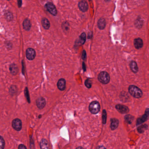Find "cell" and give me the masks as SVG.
Segmentation results:
<instances>
[{"label": "cell", "mask_w": 149, "mask_h": 149, "mask_svg": "<svg viewBox=\"0 0 149 149\" xmlns=\"http://www.w3.org/2000/svg\"><path fill=\"white\" fill-rule=\"evenodd\" d=\"M27 59L29 60H33L36 56V52L32 48H28L26 52Z\"/></svg>", "instance_id": "obj_6"}, {"label": "cell", "mask_w": 149, "mask_h": 149, "mask_svg": "<svg viewBox=\"0 0 149 149\" xmlns=\"http://www.w3.org/2000/svg\"><path fill=\"white\" fill-rule=\"evenodd\" d=\"M116 109L119 112L122 114H126L129 112V109L128 107L125 105H116Z\"/></svg>", "instance_id": "obj_7"}, {"label": "cell", "mask_w": 149, "mask_h": 149, "mask_svg": "<svg viewBox=\"0 0 149 149\" xmlns=\"http://www.w3.org/2000/svg\"><path fill=\"white\" fill-rule=\"evenodd\" d=\"M85 86L88 88H90L92 87V81L89 79H87L85 81Z\"/></svg>", "instance_id": "obj_23"}, {"label": "cell", "mask_w": 149, "mask_h": 149, "mask_svg": "<svg viewBox=\"0 0 149 149\" xmlns=\"http://www.w3.org/2000/svg\"><path fill=\"white\" fill-rule=\"evenodd\" d=\"M23 26L25 30L29 31L31 27L30 21L28 19H25L23 21Z\"/></svg>", "instance_id": "obj_17"}, {"label": "cell", "mask_w": 149, "mask_h": 149, "mask_svg": "<svg viewBox=\"0 0 149 149\" xmlns=\"http://www.w3.org/2000/svg\"><path fill=\"white\" fill-rule=\"evenodd\" d=\"M18 149H27V148H26V147L25 145H24L23 144H20L19 146Z\"/></svg>", "instance_id": "obj_27"}, {"label": "cell", "mask_w": 149, "mask_h": 149, "mask_svg": "<svg viewBox=\"0 0 149 149\" xmlns=\"http://www.w3.org/2000/svg\"><path fill=\"white\" fill-rule=\"evenodd\" d=\"M106 119H107V114L105 110H104L103 111V114H102V121H103V123L104 124H105L106 122Z\"/></svg>", "instance_id": "obj_22"}, {"label": "cell", "mask_w": 149, "mask_h": 149, "mask_svg": "<svg viewBox=\"0 0 149 149\" xmlns=\"http://www.w3.org/2000/svg\"><path fill=\"white\" fill-rule=\"evenodd\" d=\"M76 149H84L82 147H77Z\"/></svg>", "instance_id": "obj_31"}, {"label": "cell", "mask_w": 149, "mask_h": 149, "mask_svg": "<svg viewBox=\"0 0 149 149\" xmlns=\"http://www.w3.org/2000/svg\"><path fill=\"white\" fill-rule=\"evenodd\" d=\"M29 92H28V90H27V88H26L25 89V94H26L25 95L26 96V97H27V99H28V101H29V102H30V101H29V97L28 96V95L29 96V93H28Z\"/></svg>", "instance_id": "obj_26"}, {"label": "cell", "mask_w": 149, "mask_h": 149, "mask_svg": "<svg viewBox=\"0 0 149 149\" xmlns=\"http://www.w3.org/2000/svg\"><path fill=\"white\" fill-rule=\"evenodd\" d=\"M125 120L128 123L130 124L133 120V117L130 115H127L125 116Z\"/></svg>", "instance_id": "obj_21"}, {"label": "cell", "mask_w": 149, "mask_h": 149, "mask_svg": "<svg viewBox=\"0 0 149 149\" xmlns=\"http://www.w3.org/2000/svg\"><path fill=\"white\" fill-rule=\"evenodd\" d=\"M36 103L38 109H42L46 105V101L43 97H39L37 99Z\"/></svg>", "instance_id": "obj_8"}, {"label": "cell", "mask_w": 149, "mask_h": 149, "mask_svg": "<svg viewBox=\"0 0 149 149\" xmlns=\"http://www.w3.org/2000/svg\"><path fill=\"white\" fill-rule=\"evenodd\" d=\"M10 71L12 74H16L18 72V68L15 64H12L10 67Z\"/></svg>", "instance_id": "obj_19"}, {"label": "cell", "mask_w": 149, "mask_h": 149, "mask_svg": "<svg viewBox=\"0 0 149 149\" xmlns=\"http://www.w3.org/2000/svg\"><path fill=\"white\" fill-rule=\"evenodd\" d=\"M130 67L132 72L134 73L138 72L139 68L138 67L137 64L135 61H132L130 62Z\"/></svg>", "instance_id": "obj_13"}, {"label": "cell", "mask_w": 149, "mask_h": 149, "mask_svg": "<svg viewBox=\"0 0 149 149\" xmlns=\"http://www.w3.org/2000/svg\"><path fill=\"white\" fill-rule=\"evenodd\" d=\"M149 111H147L146 112L145 114L143 115V116L141 118H139L137 120V124H140L141 123H143L144 122H145L147 119L149 117Z\"/></svg>", "instance_id": "obj_14"}, {"label": "cell", "mask_w": 149, "mask_h": 149, "mask_svg": "<svg viewBox=\"0 0 149 149\" xmlns=\"http://www.w3.org/2000/svg\"><path fill=\"white\" fill-rule=\"evenodd\" d=\"M89 109L92 114H96L99 112L100 105L97 101H92L90 103L89 106Z\"/></svg>", "instance_id": "obj_3"}, {"label": "cell", "mask_w": 149, "mask_h": 149, "mask_svg": "<svg viewBox=\"0 0 149 149\" xmlns=\"http://www.w3.org/2000/svg\"><path fill=\"white\" fill-rule=\"evenodd\" d=\"M86 58V52L85 51H83V54H82V58H83V59H85V58Z\"/></svg>", "instance_id": "obj_28"}, {"label": "cell", "mask_w": 149, "mask_h": 149, "mask_svg": "<svg viewBox=\"0 0 149 149\" xmlns=\"http://www.w3.org/2000/svg\"><path fill=\"white\" fill-rule=\"evenodd\" d=\"M58 88L61 91L65 90L66 88V81L64 79H59L57 83Z\"/></svg>", "instance_id": "obj_11"}, {"label": "cell", "mask_w": 149, "mask_h": 149, "mask_svg": "<svg viewBox=\"0 0 149 149\" xmlns=\"http://www.w3.org/2000/svg\"><path fill=\"white\" fill-rule=\"evenodd\" d=\"M143 44V41L141 38H137L134 39V45L136 49H140L142 48Z\"/></svg>", "instance_id": "obj_10"}, {"label": "cell", "mask_w": 149, "mask_h": 149, "mask_svg": "<svg viewBox=\"0 0 149 149\" xmlns=\"http://www.w3.org/2000/svg\"><path fill=\"white\" fill-rule=\"evenodd\" d=\"M12 126L15 130L19 131L20 130H21L22 127L21 121L19 119H15L12 122Z\"/></svg>", "instance_id": "obj_5"}, {"label": "cell", "mask_w": 149, "mask_h": 149, "mask_svg": "<svg viewBox=\"0 0 149 149\" xmlns=\"http://www.w3.org/2000/svg\"><path fill=\"white\" fill-rule=\"evenodd\" d=\"M147 128V126L146 125H143V126L140 127L139 129H138V130H139V132H142L144 131L143 129L145 130Z\"/></svg>", "instance_id": "obj_25"}, {"label": "cell", "mask_w": 149, "mask_h": 149, "mask_svg": "<svg viewBox=\"0 0 149 149\" xmlns=\"http://www.w3.org/2000/svg\"><path fill=\"white\" fill-rule=\"evenodd\" d=\"M86 34L85 33H82L80 37V42L81 44H84L86 39Z\"/></svg>", "instance_id": "obj_20"}, {"label": "cell", "mask_w": 149, "mask_h": 149, "mask_svg": "<svg viewBox=\"0 0 149 149\" xmlns=\"http://www.w3.org/2000/svg\"><path fill=\"white\" fill-rule=\"evenodd\" d=\"M78 7L79 9L82 12H86L88 10V3L84 0H82L79 2Z\"/></svg>", "instance_id": "obj_9"}, {"label": "cell", "mask_w": 149, "mask_h": 149, "mask_svg": "<svg viewBox=\"0 0 149 149\" xmlns=\"http://www.w3.org/2000/svg\"><path fill=\"white\" fill-rule=\"evenodd\" d=\"M45 6L46 9L47 10L48 12H49L52 15L55 16L57 15V10L56 9L55 6H54V4H52V3L48 2L46 3Z\"/></svg>", "instance_id": "obj_4"}, {"label": "cell", "mask_w": 149, "mask_h": 149, "mask_svg": "<svg viewBox=\"0 0 149 149\" xmlns=\"http://www.w3.org/2000/svg\"><path fill=\"white\" fill-rule=\"evenodd\" d=\"M21 3H22V1H20V0H19V1H18V5H19V7H20L21 5Z\"/></svg>", "instance_id": "obj_30"}, {"label": "cell", "mask_w": 149, "mask_h": 149, "mask_svg": "<svg viewBox=\"0 0 149 149\" xmlns=\"http://www.w3.org/2000/svg\"><path fill=\"white\" fill-rule=\"evenodd\" d=\"M129 92L133 97L139 98L141 97L143 92L140 88L135 85H130L129 87Z\"/></svg>", "instance_id": "obj_1"}, {"label": "cell", "mask_w": 149, "mask_h": 149, "mask_svg": "<svg viewBox=\"0 0 149 149\" xmlns=\"http://www.w3.org/2000/svg\"><path fill=\"white\" fill-rule=\"evenodd\" d=\"M42 26L44 29H48L50 28V23L48 19L46 18H43L42 20Z\"/></svg>", "instance_id": "obj_18"}, {"label": "cell", "mask_w": 149, "mask_h": 149, "mask_svg": "<svg viewBox=\"0 0 149 149\" xmlns=\"http://www.w3.org/2000/svg\"><path fill=\"white\" fill-rule=\"evenodd\" d=\"M97 149H106L105 148V147H104V146H99L97 147Z\"/></svg>", "instance_id": "obj_29"}, {"label": "cell", "mask_w": 149, "mask_h": 149, "mask_svg": "<svg viewBox=\"0 0 149 149\" xmlns=\"http://www.w3.org/2000/svg\"><path fill=\"white\" fill-rule=\"evenodd\" d=\"M40 147L41 149H50L47 140L44 139H42L40 142Z\"/></svg>", "instance_id": "obj_12"}, {"label": "cell", "mask_w": 149, "mask_h": 149, "mask_svg": "<svg viewBox=\"0 0 149 149\" xmlns=\"http://www.w3.org/2000/svg\"><path fill=\"white\" fill-rule=\"evenodd\" d=\"M98 79L103 84H107L109 83L110 77L109 74L105 71H102L98 76Z\"/></svg>", "instance_id": "obj_2"}, {"label": "cell", "mask_w": 149, "mask_h": 149, "mask_svg": "<svg viewBox=\"0 0 149 149\" xmlns=\"http://www.w3.org/2000/svg\"><path fill=\"white\" fill-rule=\"evenodd\" d=\"M97 26L100 29H105L106 26V21L104 18H101L97 22Z\"/></svg>", "instance_id": "obj_16"}, {"label": "cell", "mask_w": 149, "mask_h": 149, "mask_svg": "<svg viewBox=\"0 0 149 149\" xmlns=\"http://www.w3.org/2000/svg\"><path fill=\"white\" fill-rule=\"evenodd\" d=\"M119 124V121L116 119L113 118L111 119V127L112 130H115L118 127Z\"/></svg>", "instance_id": "obj_15"}, {"label": "cell", "mask_w": 149, "mask_h": 149, "mask_svg": "<svg viewBox=\"0 0 149 149\" xmlns=\"http://www.w3.org/2000/svg\"><path fill=\"white\" fill-rule=\"evenodd\" d=\"M0 149H4V145H5V143H4V139H3V138H2V136H0Z\"/></svg>", "instance_id": "obj_24"}]
</instances>
